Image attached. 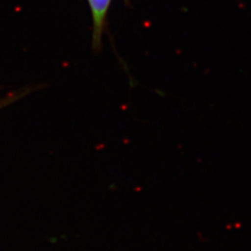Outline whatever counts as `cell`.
I'll return each instance as SVG.
<instances>
[{"label":"cell","instance_id":"cell-1","mask_svg":"<svg viewBox=\"0 0 251 251\" xmlns=\"http://www.w3.org/2000/svg\"><path fill=\"white\" fill-rule=\"evenodd\" d=\"M88 3L92 17V50L99 53L102 49V36L112 0H88Z\"/></svg>","mask_w":251,"mask_h":251}]
</instances>
